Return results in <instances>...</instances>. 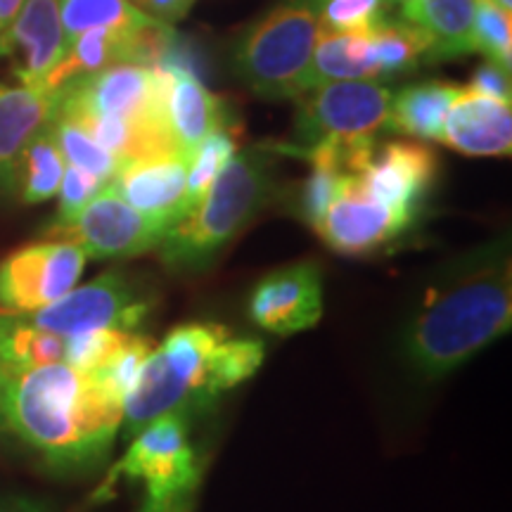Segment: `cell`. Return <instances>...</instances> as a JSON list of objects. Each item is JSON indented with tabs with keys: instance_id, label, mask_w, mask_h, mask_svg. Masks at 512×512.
Wrapping results in <instances>:
<instances>
[{
	"instance_id": "35",
	"label": "cell",
	"mask_w": 512,
	"mask_h": 512,
	"mask_svg": "<svg viewBox=\"0 0 512 512\" xmlns=\"http://www.w3.org/2000/svg\"><path fill=\"white\" fill-rule=\"evenodd\" d=\"M467 88L479 95H486V98L510 102L512 100L510 69H503L498 67V64L486 60L475 69V74H472V81L467 83Z\"/></svg>"
},
{
	"instance_id": "19",
	"label": "cell",
	"mask_w": 512,
	"mask_h": 512,
	"mask_svg": "<svg viewBox=\"0 0 512 512\" xmlns=\"http://www.w3.org/2000/svg\"><path fill=\"white\" fill-rule=\"evenodd\" d=\"M169 69L171 86L169 102H166L169 126L178 150L192 159L202 140L211 136L216 128L228 126L230 121L223 110V102L185 64L171 62Z\"/></svg>"
},
{
	"instance_id": "29",
	"label": "cell",
	"mask_w": 512,
	"mask_h": 512,
	"mask_svg": "<svg viewBox=\"0 0 512 512\" xmlns=\"http://www.w3.org/2000/svg\"><path fill=\"white\" fill-rule=\"evenodd\" d=\"M235 152H238V138L230 124L216 128L211 136L202 140L188 169V211L195 209V204L202 200L204 192L209 190V185L214 183V178L221 174V169Z\"/></svg>"
},
{
	"instance_id": "30",
	"label": "cell",
	"mask_w": 512,
	"mask_h": 512,
	"mask_svg": "<svg viewBox=\"0 0 512 512\" xmlns=\"http://www.w3.org/2000/svg\"><path fill=\"white\" fill-rule=\"evenodd\" d=\"M475 53L498 67L510 69L512 64V22L510 12L498 8L494 0H477L475 34H472Z\"/></svg>"
},
{
	"instance_id": "39",
	"label": "cell",
	"mask_w": 512,
	"mask_h": 512,
	"mask_svg": "<svg viewBox=\"0 0 512 512\" xmlns=\"http://www.w3.org/2000/svg\"><path fill=\"white\" fill-rule=\"evenodd\" d=\"M138 512H195V498H183V501L162 505V508H150V505H143Z\"/></svg>"
},
{
	"instance_id": "1",
	"label": "cell",
	"mask_w": 512,
	"mask_h": 512,
	"mask_svg": "<svg viewBox=\"0 0 512 512\" xmlns=\"http://www.w3.org/2000/svg\"><path fill=\"white\" fill-rule=\"evenodd\" d=\"M121 415L124 403L88 370L0 363V434L29 448L50 472L83 475L105 463Z\"/></svg>"
},
{
	"instance_id": "34",
	"label": "cell",
	"mask_w": 512,
	"mask_h": 512,
	"mask_svg": "<svg viewBox=\"0 0 512 512\" xmlns=\"http://www.w3.org/2000/svg\"><path fill=\"white\" fill-rule=\"evenodd\" d=\"M105 185L107 181H102V178L88 174V171L79 169V166L69 164L67 169H64L60 190H57V195H60V207H57L55 221L48 226L46 235H53L57 230L72 226V223L79 219L81 211L91 204L93 197L98 195Z\"/></svg>"
},
{
	"instance_id": "36",
	"label": "cell",
	"mask_w": 512,
	"mask_h": 512,
	"mask_svg": "<svg viewBox=\"0 0 512 512\" xmlns=\"http://www.w3.org/2000/svg\"><path fill=\"white\" fill-rule=\"evenodd\" d=\"M128 3L136 5V8L140 12H145L147 17H155L159 22L174 24L178 19L188 15L197 0H128Z\"/></svg>"
},
{
	"instance_id": "18",
	"label": "cell",
	"mask_w": 512,
	"mask_h": 512,
	"mask_svg": "<svg viewBox=\"0 0 512 512\" xmlns=\"http://www.w3.org/2000/svg\"><path fill=\"white\" fill-rule=\"evenodd\" d=\"M439 143L467 157H508L512 150L510 102L460 88L446 114Z\"/></svg>"
},
{
	"instance_id": "40",
	"label": "cell",
	"mask_w": 512,
	"mask_h": 512,
	"mask_svg": "<svg viewBox=\"0 0 512 512\" xmlns=\"http://www.w3.org/2000/svg\"><path fill=\"white\" fill-rule=\"evenodd\" d=\"M494 3L498 5V8H503V10H508V12L512 8V0H494Z\"/></svg>"
},
{
	"instance_id": "8",
	"label": "cell",
	"mask_w": 512,
	"mask_h": 512,
	"mask_svg": "<svg viewBox=\"0 0 512 512\" xmlns=\"http://www.w3.org/2000/svg\"><path fill=\"white\" fill-rule=\"evenodd\" d=\"M171 69L145 64H112L102 72L62 88L57 110L95 117H119L131 124L171 131L169 102ZM174 136V133H171Z\"/></svg>"
},
{
	"instance_id": "31",
	"label": "cell",
	"mask_w": 512,
	"mask_h": 512,
	"mask_svg": "<svg viewBox=\"0 0 512 512\" xmlns=\"http://www.w3.org/2000/svg\"><path fill=\"white\" fill-rule=\"evenodd\" d=\"M320 27L330 31H370L384 22L394 0H316Z\"/></svg>"
},
{
	"instance_id": "22",
	"label": "cell",
	"mask_w": 512,
	"mask_h": 512,
	"mask_svg": "<svg viewBox=\"0 0 512 512\" xmlns=\"http://www.w3.org/2000/svg\"><path fill=\"white\" fill-rule=\"evenodd\" d=\"M460 88L446 81H422L401 88L389 105V131L418 140H441L446 114Z\"/></svg>"
},
{
	"instance_id": "15",
	"label": "cell",
	"mask_w": 512,
	"mask_h": 512,
	"mask_svg": "<svg viewBox=\"0 0 512 512\" xmlns=\"http://www.w3.org/2000/svg\"><path fill=\"white\" fill-rule=\"evenodd\" d=\"M67 50L57 0H24L15 22L0 34V57H10L22 86H41Z\"/></svg>"
},
{
	"instance_id": "16",
	"label": "cell",
	"mask_w": 512,
	"mask_h": 512,
	"mask_svg": "<svg viewBox=\"0 0 512 512\" xmlns=\"http://www.w3.org/2000/svg\"><path fill=\"white\" fill-rule=\"evenodd\" d=\"M188 169L190 159L183 155L140 159L121 166L110 185L133 209L169 230L188 214Z\"/></svg>"
},
{
	"instance_id": "2",
	"label": "cell",
	"mask_w": 512,
	"mask_h": 512,
	"mask_svg": "<svg viewBox=\"0 0 512 512\" xmlns=\"http://www.w3.org/2000/svg\"><path fill=\"white\" fill-rule=\"evenodd\" d=\"M512 259L508 240L460 256L422 294L403 332V354L425 380H441L510 332Z\"/></svg>"
},
{
	"instance_id": "23",
	"label": "cell",
	"mask_w": 512,
	"mask_h": 512,
	"mask_svg": "<svg viewBox=\"0 0 512 512\" xmlns=\"http://www.w3.org/2000/svg\"><path fill=\"white\" fill-rule=\"evenodd\" d=\"M67 337L36 328L17 313H0V363L15 368L64 363Z\"/></svg>"
},
{
	"instance_id": "5",
	"label": "cell",
	"mask_w": 512,
	"mask_h": 512,
	"mask_svg": "<svg viewBox=\"0 0 512 512\" xmlns=\"http://www.w3.org/2000/svg\"><path fill=\"white\" fill-rule=\"evenodd\" d=\"M318 34L316 0H285L242 34L233 55L235 74L261 98H297L306 88Z\"/></svg>"
},
{
	"instance_id": "21",
	"label": "cell",
	"mask_w": 512,
	"mask_h": 512,
	"mask_svg": "<svg viewBox=\"0 0 512 512\" xmlns=\"http://www.w3.org/2000/svg\"><path fill=\"white\" fill-rule=\"evenodd\" d=\"M377 79H380V69H377L368 31H330L320 27L304 91L330 81Z\"/></svg>"
},
{
	"instance_id": "6",
	"label": "cell",
	"mask_w": 512,
	"mask_h": 512,
	"mask_svg": "<svg viewBox=\"0 0 512 512\" xmlns=\"http://www.w3.org/2000/svg\"><path fill=\"white\" fill-rule=\"evenodd\" d=\"M190 420L192 413L188 411H171L133 434L124 458L112 467L95 494V501L110 494L119 479L143 482V505L150 508L195 498L202 470L190 444Z\"/></svg>"
},
{
	"instance_id": "14",
	"label": "cell",
	"mask_w": 512,
	"mask_h": 512,
	"mask_svg": "<svg viewBox=\"0 0 512 512\" xmlns=\"http://www.w3.org/2000/svg\"><path fill=\"white\" fill-rule=\"evenodd\" d=\"M411 223V219L373 200L358 185L356 176L349 174L335 202L325 211L323 221L318 223L316 233L335 252L361 256L387 247L406 233Z\"/></svg>"
},
{
	"instance_id": "32",
	"label": "cell",
	"mask_w": 512,
	"mask_h": 512,
	"mask_svg": "<svg viewBox=\"0 0 512 512\" xmlns=\"http://www.w3.org/2000/svg\"><path fill=\"white\" fill-rule=\"evenodd\" d=\"M152 349L155 347H152L150 337L133 332V335L128 337V342L110 358V361L102 363L100 368L88 370V373H93L95 377H98V380L102 382V387H105L107 392L114 396V399H119L121 403H124L126 394L131 392L133 380H136L140 366H143L145 356L150 354Z\"/></svg>"
},
{
	"instance_id": "26",
	"label": "cell",
	"mask_w": 512,
	"mask_h": 512,
	"mask_svg": "<svg viewBox=\"0 0 512 512\" xmlns=\"http://www.w3.org/2000/svg\"><path fill=\"white\" fill-rule=\"evenodd\" d=\"M64 36L74 41L83 31L91 29H136L152 22L128 0H57Z\"/></svg>"
},
{
	"instance_id": "20",
	"label": "cell",
	"mask_w": 512,
	"mask_h": 512,
	"mask_svg": "<svg viewBox=\"0 0 512 512\" xmlns=\"http://www.w3.org/2000/svg\"><path fill=\"white\" fill-rule=\"evenodd\" d=\"M403 22L418 27L430 41V62H446L475 53L477 0H406Z\"/></svg>"
},
{
	"instance_id": "4",
	"label": "cell",
	"mask_w": 512,
	"mask_h": 512,
	"mask_svg": "<svg viewBox=\"0 0 512 512\" xmlns=\"http://www.w3.org/2000/svg\"><path fill=\"white\" fill-rule=\"evenodd\" d=\"M228 328L216 323L178 325L145 356L124 399L121 427L126 437L171 411L200 413L219 396L211 389V363Z\"/></svg>"
},
{
	"instance_id": "10",
	"label": "cell",
	"mask_w": 512,
	"mask_h": 512,
	"mask_svg": "<svg viewBox=\"0 0 512 512\" xmlns=\"http://www.w3.org/2000/svg\"><path fill=\"white\" fill-rule=\"evenodd\" d=\"M88 256L72 240L48 238L0 261V313H29L57 302L79 283Z\"/></svg>"
},
{
	"instance_id": "37",
	"label": "cell",
	"mask_w": 512,
	"mask_h": 512,
	"mask_svg": "<svg viewBox=\"0 0 512 512\" xmlns=\"http://www.w3.org/2000/svg\"><path fill=\"white\" fill-rule=\"evenodd\" d=\"M0 512H55L48 503L31 496H0Z\"/></svg>"
},
{
	"instance_id": "7",
	"label": "cell",
	"mask_w": 512,
	"mask_h": 512,
	"mask_svg": "<svg viewBox=\"0 0 512 512\" xmlns=\"http://www.w3.org/2000/svg\"><path fill=\"white\" fill-rule=\"evenodd\" d=\"M392 91L377 81H330L297 95L294 140L311 147L323 140L361 143L375 140L389 126Z\"/></svg>"
},
{
	"instance_id": "12",
	"label": "cell",
	"mask_w": 512,
	"mask_h": 512,
	"mask_svg": "<svg viewBox=\"0 0 512 512\" xmlns=\"http://www.w3.org/2000/svg\"><path fill=\"white\" fill-rule=\"evenodd\" d=\"M164 228L128 204L110 183L93 197L72 226L48 238L72 240L88 259H133L159 247Z\"/></svg>"
},
{
	"instance_id": "17",
	"label": "cell",
	"mask_w": 512,
	"mask_h": 512,
	"mask_svg": "<svg viewBox=\"0 0 512 512\" xmlns=\"http://www.w3.org/2000/svg\"><path fill=\"white\" fill-rule=\"evenodd\" d=\"M60 93L41 86L0 83V195L17 192L27 145L55 119Z\"/></svg>"
},
{
	"instance_id": "38",
	"label": "cell",
	"mask_w": 512,
	"mask_h": 512,
	"mask_svg": "<svg viewBox=\"0 0 512 512\" xmlns=\"http://www.w3.org/2000/svg\"><path fill=\"white\" fill-rule=\"evenodd\" d=\"M24 0H0V34L15 22L17 12L22 10Z\"/></svg>"
},
{
	"instance_id": "11",
	"label": "cell",
	"mask_w": 512,
	"mask_h": 512,
	"mask_svg": "<svg viewBox=\"0 0 512 512\" xmlns=\"http://www.w3.org/2000/svg\"><path fill=\"white\" fill-rule=\"evenodd\" d=\"M437 155L418 140H389L373 147L356 166L358 185L384 207L415 219L437 178Z\"/></svg>"
},
{
	"instance_id": "33",
	"label": "cell",
	"mask_w": 512,
	"mask_h": 512,
	"mask_svg": "<svg viewBox=\"0 0 512 512\" xmlns=\"http://www.w3.org/2000/svg\"><path fill=\"white\" fill-rule=\"evenodd\" d=\"M133 332L124 330H86L76 332V335L67 337V354H64V363L79 368V370H95L102 363H107L117 351L124 347Z\"/></svg>"
},
{
	"instance_id": "25",
	"label": "cell",
	"mask_w": 512,
	"mask_h": 512,
	"mask_svg": "<svg viewBox=\"0 0 512 512\" xmlns=\"http://www.w3.org/2000/svg\"><path fill=\"white\" fill-rule=\"evenodd\" d=\"M64 169H67V162H64L48 126L46 131H41L31 140L22 155L17 178V192L22 202L41 204L55 197L60 190Z\"/></svg>"
},
{
	"instance_id": "28",
	"label": "cell",
	"mask_w": 512,
	"mask_h": 512,
	"mask_svg": "<svg viewBox=\"0 0 512 512\" xmlns=\"http://www.w3.org/2000/svg\"><path fill=\"white\" fill-rule=\"evenodd\" d=\"M264 356L266 349L261 339H223L221 347L214 354V363H211V389H214V394L221 396L228 389L249 380L261 368Z\"/></svg>"
},
{
	"instance_id": "9",
	"label": "cell",
	"mask_w": 512,
	"mask_h": 512,
	"mask_svg": "<svg viewBox=\"0 0 512 512\" xmlns=\"http://www.w3.org/2000/svg\"><path fill=\"white\" fill-rule=\"evenodd\" d=\"M150 311L152 302L145 292L124 273L110 271L98 275L91 283L72 287L64 297L43 309L17 316L57 335H76L102 328L136 332Z\"/></svg>"
},
{
	"instance_id": "27",
	"label": "cell",
	"mask_w": 512,
	"mask_h": 512,
	"mask_svg": "<svg viewBox=\"0 0 512 512\" xmlns=\"http://www.w3.org/2000/svg\"><path fill=\"white\" fill-rule=\"evenodd\" d=\"M50 133H53L55 143L60 147L64 162L67 164L79 166V169L88 171V174L98 176L107 183H110L114 174L121 169L117 157H112L110 152H107L86 128L76 124L74 119L55 112V119L50 121Z\"/></svg>"
},
{
	"instance_id": "24",
	"label": "cell",
	"mask_w": 512,
	"mask_h": 512,
	"mask_svg": "<svg viewBox=\"0 0 512 512\" xmlns=\"http://www.w3.org/2000/svg\"><path fill=\"white\" fill-rule=\"evenodd\" d=\"M368 34L377 69H380V79H392V76L413 72L430 55L427 36L413 24L403 22V19H399V22L384 19Z\"/></svg>"
},
{
	"instance_id": "3",
	"label": "cell",
	"mask_w": 512,
	"mask_h": 512,
	"mask_svg": "<svg viewBox=\"0 0 512 512\" xmlns=\"http://www.w3.org/2000/svg\"><path fill=\"white\" fill-rule=\"evenodd\" d=\"M275 192V159L264 147L235 152L204 197L159 242L171 273H200L242 233Z\"/></svg>"
},
{
	"instance_id": "13",
	"label": "cell",
	"mask_w": 512,
	"mask_h": 512,
	"mask_svg": "<svg viewBox=\"0 0 512 512\" xmlns=\"http://www.w3.org/2000/svg\"><path fill=\"white\" fill-rule=\"evenodd\" d=\"M249 318L261 330L290 337L311 330L323 316V278L313 261H299L271 271L254 285Z\"/></svg>"
},
{
	"instance_id": "41",
	"label": "cell",
	"mask_w": 512,
	"mask_h": 512,
	"mask_svg": "<svg viewBox=\"0 0 512 512\" xmlns=\"http://www.w3.org/2000/svg\"><path fill=\"white\" fill-rule=\"evenodd\" d=\"M394 3H406V0H394Z\"/></svg>"
}]
</instances>
